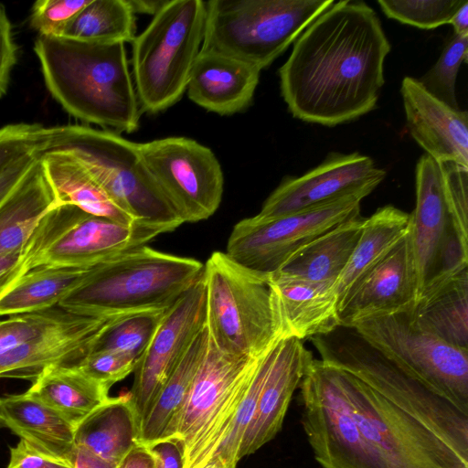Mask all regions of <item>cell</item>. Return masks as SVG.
Wrapping results in <instances>:
<instances>
[{
  "instance_id": "e575fe53",
  "label": "cell",
  "mask_w": 468,
  "mask_h": 468,
  "mask_svg": "<svg viewBox=\"0 0 468 468\" xmlns=\"http://www.w3.org/2000/svg\"><path fill=\"white\" fill-rule=\"evenodd\" d=\"M165 311L138 312L112 316L92 342L90 353L101 350L116 351L138 362Z\"/></svg>"
},
{
  "instance_id": "9a60e30c",
  "label": "cell",
  "mask_w": 468,
  "mask_h": 468,
  "mask_svg": "<svg viewBox=\"0 0 468 468\" xmlns=\"http://www.w3.org/2000/svg\"><path fill=\"white\" fill-rule=\"evenodd\" d=\"M138 145L155 184L182 223L207 219L217 211L224 176L211 149L180 136Z\"/></svg>"
},
{
  "instance_id": "ab89813d",
  "label": "cell",
  "mask_w": 468,
  "mask_h": 468,
  "mask_svg": "<svg viewBox=\"0 0 468 468\" xmlns=\"http://www.w3.org/2000/svg\"><path fill=\"white\" fill-rule=\"evenodd\" d=\"M48 127L40 123H12L0 128V174L24 155L45 150Z\"/></svg>"
},
{
  "instance_id": "ffe728a7",
  "label": "cell",
  "mask_w": 468,
  "mask_h": 468,
  "mask_svg": "<svg viewBox=\"0 0 468 468\" xmlns=\"http://www.w3.org/2000/svg\"><path fill=\"white\" fill-rule=\"evenodd\" d=\"M400 93L408 131L426 154L468 168V112L448 106L412 77L402 80Z\"/></svg>"
},
{
  "instance_id": "8fae6325",
  "label": "cell",
  "mask_w": 468,
  "mask_h": 468,
  "mask_svg": "<svg viewBox=\"0 0 468 468\" xmlns=\"http://www.w3.org/2000/svg\"><path fill=\"white\" fill-rule=\"evenodd\" d=\"M259 358L228 355L209 339L175 425L173 438L183 445L184 468H201L212 457L229 430Z\"/></svg>"
},
{
  "instance_id": "2e32d148",
  "label": "cell",
  "mask_w": 468,
  "mask_h": 468,
  "mask_svg": "<svg viewBox=\"0 0 468 468\" xmlns=\"http://www.w3.org/2000/svg\"><path fill=\"white\" fill-rule=\"evenodd\" d=\"M299 388L303 427L320 466L376 468L335 367L313 358Z\"/></svg>"
},
{
  "instance_id": "9c48e42d",
  "label": "cell",
  "mask_w": 468,
  "mask_h": 468,
  "mask_svg": "<svg viewBox=\"0 0 468 468\" xmlns=\"http://www.w3.org/2000/svg\"><path fill=\"white\" fill-rule=\"evenodd\" d=\"M206 2L167 0L133 41V72L141 110L165 111L185 91L199 54Z\"/></svg>"
},
{
  "instance_id": "277c9868",
  "label": "cell",
  "mask_w": 468,
  "mask_h": 468,
  "mask_svg": "<svg viewBox=\"0 0 468 468\" xmlns=\"http://www.w3.org/2000/svg\"><path fill=\"white\" fill-rule=\"evenodd\" d=\"M203 271L204 264L197 260L144 245L93 266L85 281L58 305L91 317L165 311Z\"/></svg>"
},
{
  "instance_id": "f546056e",
  "label": "cell",
  "mask_w": 468,
  "mask_h": 468,
  "mask_svg": "<svg viewBox=\"0 0 468 468\" xmlns=\"http://www.w3.org/2000/svg\"><path fill=\"white\" fill-rule=\"evenodd\" d=\"M208 345L209 335L204 326L194 337L142 419L139 443L144 445L173 437L176 420Z\"/></svg>"
},
{
  "instance_id": "5bb4252c",
  "label": "cell",
  "mask_w": 468,
  "mask_h": 468,
  "mask_svg": "<svg viewBox=\"0 0 468 468\" xmlns=\"http://www.w3.org/2000/svg\"><path fill=\"white\" fill-rule=\"evenodd\" d=\"M361 200L349 197L294 214L244 218L234 226L226 254L239 265L270 276L314 239L359 216Z\"/></svg>"
},
{
  "instance_id": "4dcf8cb0",
  "label": "cell",
  "mask_w": 468,
  "mask_h": 468,
  "mask_svg": "<svg viewBox=\"0 0 468 468\" xmlns=\"http://www.w3.org/2000/svg\"><path fill=\"white\" fill-rule=\"evenodd\" d=\"M360 215L340 223L302 248L277 271L335 285L361 235Z\"/></svg>"
},
{
  "instance_id": "4fadbf2b",
  "label": "cell",
  "mask_w": 468,
  "mask_h": 468,
  "mask_svg": "<svg viewBox=\"0 0 468 468\" xmlns=\"http://www.w3.org/2000/svg\"><path fill=\"white\" fill-rule=\"evenodd\" d=\"M410 311L372 317L353 329L399 367L468 415V350L415 327Z\"/></svg>"
},
{
  "instance_id": "cb8c5ba5",
  "label": "cell",
  "mask_w": 468,
  "mask_h": 468,
  "mask_svg": "<svg viewBox=\"0 0 468 468\" xmlns=\"http://www.w3.org/2000/svg\"><path fill=\"white\" fill-rule=\"evenodd\" d=\"M0 424L37 449L69 462L76 426L27 391L0 397Z\"/></svg>"
},
{
  "instance_id": "f907efd6",
  "label": "cell",
  "mask_w": 468,
  "mask_h": 468,
  "mask_svg": "<svg viewBox=\"0 0 468 468\" xmlns=\"http://www.w3.org/2000/svg\"><path fill=\"white\" fill-rule=\"evenodd\" d=\"M134 14L143 13L154 16L167 0H127Z\"/></svg>"
},
{
  "instance_id": "7a4b0ae2",
  "label": "cell",
  "mask_w": 468,
  "mask_h": 468,
  "mask_svg": "<svg viewBox=\"0 0 468 468\" xmlns=\"http://www.w3.org/2000/svg\"><path fill=\"white\" fill-rule=\"evenodd\" d=\"M34 51L48 91L70 115L120 132L138 128L141 108L124 43L39 36Z\"/></svg>"
},
{
  "instance_id": "7402d4cb",
  "label": "cell",
  "mask_w": 468,
  "mask_h": 468,
  "mask_svg": "<svg viewBox=\"0 0 468 468\" xmlns=\"http://www.w3.org/2000/svg\"><path fill=\"white\" fill-rule=\"evenodd\" d=\"M269 278L282 339L312 338L340 326L335 285L282 272Z\"/></svg>"
},
{
  "instance_id": "4316f807",
  "label": "cell",
  "mask_w": 468,
  "mask_h": 468,
  "mask_svg": "<svg viewBox=\"0 0 468 468\" xmlns=\"http://www.w3.org/2000/svg\"><path fill=\"white\" fill-rule=\"evenodd\" d=\"M410 315L418 329L468 350L467 268L423 293Z\"/></svg>"
},
{
  "instance_id": "5b68a950",
  "label": "cell",
  "mask_w": 468,
  "mask_h": 468,
  "mask_svg": "<svg viewBox=\"0 0 468 468\" xmlns=\"http://www.w3.org/2000/svg\"><path fill=\"white\" fill-rule=\"evenodd\" d=\"M210 341L228 355L259 358L282 338L270 278L214 251L204 264Z\"/></svg>"
},
{
  "instance_id": "b9f144b4",
  "label": "cell",
  "mask_w": 468,
  "mask_h": 468,
  "mask_svg": "<svg viewBox=\"0 0 468 468\" xmlns=\"http://www.w3.org/2000/svg\"><path fill=\"white\" fill-rule=\"evenodd\" d=\"M136 363L127 355L101 350L88 354L75 366L90 377L112 387L133 372Z\"/></svg>"
},
{
  "instance_id": "f1b7e54d",
  "label": "cell",
  "mask_w": 468,
  "mask_h": 468,
  "mask_svg": "<svg viewBox=\"0 0 468 468\" xmlns=\"http://www.w3.org/2000/svg\"><path fill=\"white\" fill-rule=\"evenodd\" d=\"M57 205L39 158L0 206V255L23 249L42 218Z\"/></svg>"
},
{
  "instance_id": "bcb514c9",
  "label": "cell",
  "mask_w": 468,
  "mask_h": 468,
  "mask_svg": "<svg viewBox=\"0 0 468 468\" xmlns=\"http://www.w3.org/2000/svg\"><path fill=\"white\" fill-rule=\"evenodd\" d=\"M42 153L26 154L0 174V206L27 176Z\"/></svg>"
},
{
  "instance_id": "d590c367",
  "label": "cell",
  "mask_w": 468,
  "mask_h": 468,
  "mask_svg": "<svg viewBox=\"0 0 468 468\" xmlns=\"http://www.w3.org/2000/svg\"><path fill=\"white\" fill-rule=\"evenodd\" d=\"M278 343L258 359L253 375L238 407L229 430L212 455V457L218 456L226 468H237L239 445L255 414L266 376L276 355Z\"/></svg>"
},
{
  "instance_id": "681fc988",
  "label": "cell",
  "mask_w": 468,
  "mask_h": 468,
  "mask_svg": "<svg viewBox=\"0 0 468 468\" xmlns=\"http://www.w3.org/2000/svg\"><path fill=\"white\" fill-rule=\"evenodd\" d=\"M119 468H154V461L146 447L137 444L122 461Z\"/></svg>"
},
{
  "instance_id": "44dd1931",
  "label": "cell",
  "mask_w": 468,
  "mask_h": 468,
  "mask_svg": "<svg viewBox=\"0 0 468 468\" xmlns=\"http://www.w3.org/2000/svg\"><path fill=\"white\" fill-rule=\"evenodd\" d=\"M302 340L281 339L266 376L255 414L238 452V460L250 455L270 441L282 429L293 392L313 359Z\"/></svg>"
},
{
  "instance_id": "db71d44e",
  "label": "cell",
  "mask_w": 468,
  "mask_h": 468,
  "mask_svg": "<svg viewBox=\"0 0 468 468\" xmlns=\"http://www.w3.org/2000/svg\"><path fill=\"white\" fill-rule=\"evenodd\" d=\"M1 427H2V426H1V424H0V428H1Z\"/></svg>"
},
{
  "instance_id": "7dc6e473",
  "label": "cell",
  "mask_w": 468,
  "mask_h": 468,
  "mask_svg": "<svg viewBox=\"0 0 468 468\" xmlns=\"http://www.w3.org/2000/svg\"><path fill=\"white\" fill-rule=\"evenodd\" d=\"M27 271L24 248L0 255V300Z\"/></svg>"
},
{
  "instance_id": "30bf717a",
  "label": "cell",
  "mask_w": 468,
  "mask_h": 468,
  "mask_svg": "<svg viewBox=\"0 0 468 468\" xmlns=\"http://www.w3.org/2000/svg\"><path fill=\"white\" fill-rule=\"evenodd\" d=\"M335 370L376 468H468V459L431 429L356 377Z\"/></svg>"
},
{
  "instance_id": "8d00e7d4",
  "label": "cell",
  "mask_w": 468,
  "mask_h": 468,
  "mask_svg": "<svg viewBox=\"0 0 468 468\" xmlns=\"http://www.w3.org/2000/svg\"><path fill=\"white\" fill-rule=\"evenodd\" d=\"M468 34H453L432 68L419 81L434 97L459 110L456 99V80L463 62H467Z\"/></svg>"
},
{
  "instance_id": "74e56055",
  "label": "cell",
  "mask_w": 468,
  "mask_h": 468,
  "mask_svg": "<svg viewBox=\"0 0 468 468\" xmlns=\"http://www.w3.org/2000/svg\"><path fill=\"white\" fill-rule=\"evenodd\" d=\"M467 0H378L383 13L391 19L422 29L449 24Z\"/></svg>"
},
{
  "instance_id": "d6986e66",
  "label": "cell",
  "mask_w": 468,
  "mask_h": 468,
  "mask_svg": "<svg viewBox=\"0 0 468 468\" xmlns=\"http://www.w3.org/2000/svg\"><path fill=\"white\" fill-rule=\"evenodd\" d=\"M416 300V272L407 232L347 291L338 307L340 326L353 328L372 317L408 312Z\"/></svg>"
},
{
  "instance_id": "7bdbcfd3",
  "label": "cell",
  "mask_w": 468,
  "mask_h": 468,
  "mask_svg": "<svg viewBox=\"0 0 468 468\" xmlns=\"http://www.w3.org/2000/svg\"><path fill=\"white\" fill-rule=\"evenodd\" d=\"M9 452L6 468H73L69 462L48 454L22 439Z\"/></svg>"
},
{
  "instance_id": "603a6c76",
  "label": "cell",
  "mask_w": 468,
  "mask_h": 468,
  "mask_svg": "<svg viewBox=\"0 0 468 468\" xmlns=\"http://www.w3.org/2000/svg\"><path fill=\"white\" fill-rule=\"evenodd\" d=\"M260 72L235 58L200 50L188 79L187 95L207 111L231 115L251 103Z\"/></svg>"
},
{
  "instance_id": "8992f818",
  "label": "cell",
  "mask_w": 468,
  "mask_h": 468,
  "mask_svg": "<svg viewBox=\"0 0 468 468\" xmlns=\"http://www.w3.org/2000/svg\"><path fill=\"white\" fill-rule=\"evenodd\" d=\"M48 150L78 159L134 220L171 231L183 224L155 184L137 143L110 130L66 124L48 127L44 152Z\"/></svg>"
},
{
  "instance_id": "ee69618b",
  "label": "cell",
  "mask_w": 468,
  "mask_h": 468,
  "mask_svg": "<svg viewBox=\"0 0 468 468\" xmlns=\"http://www.w3.org/2000/svg\"><path fill=\"white\" fill-rule=\"evenodd\" d=\"M17 48L5 7L0 4V98L7 90L12 69L16 63Z\"/></svg>"
},
{
  "instance_id": "ac0fdd59",
  "label": "cell",
  "mask_w": 468,
  "mask_h": 468,
  "mask_svg": "<svg viewBox=\"0 0 468 468\" xmlns=\"http://www.w3.org/2000/svg\"><path fill=\"white\" fill-rule=\"evenodd\" d=\"M205 322L206 287L202 274L164 313L152 340L136 363L129 394L140 422Z\"/></svg>"
},
{
  "instance_id": "f6af8a7d",
  "label": "cell",
  "mask_w": 468,
  "mask_h": 468,
  "mask_svg": "<svg viewBox=\"0 0 468 468\" xmlns=\"http://www.w3.org/2000/svg\"><path fill=\"white\" fill-rule=\"evenodd\" d=\"M144 446L153 458L154 468H184V450L178 439L163 438Z\"/></svg>"
},
{
  "instance_id": "1f68e13d",
  "label": "cell",
  "mask_w": 468,
  "mask_h": 468,
  "mask_svg": "<svg viewBox=\"0 0 468 468\" xmlns=\"http://www.w3.org/2000/svg\"><path fill=\"white\" fill-rule=\"evenodd\" d=\"M92 268L46 265L28 271L0 300V315L53 308L85 281Z\"/></svg>"
},
{
  "instance_id": "816d5d0a",
  "label": "cell",
  "mask_w": 468,
  "mask_h": 468,
  "mask_svg": "<svg viewBox=\"0 0 468 468\" xmlns=\"http://www.w3.org/2000/svg\"><path fill=\"white\" fill-rule=\"evenodd\" d=\"M449 24H451L454 29L453 34H468V1L455 12Z\"/></svg>"
},
{
  "instance_id": "d4e9b609",
  "label": "cell",
  "mask_w": 468,
  "mask_h": 468,
  "mask_svg": "<svg viewBox=\"0 0 468 468\" xmlns=\"http://www.w3.org/2000/svg\"><path fill=\"white\" fill-rule=\"evenodd\" d=\"M140 421L130 394L109 398L75 428V444L119 466L139 444Z\"/></svg>"
},
{
  "instance_id": "83f0119b",
  "label": "cell",
  "mask_w": 468,
  "mask_h": 468,
  "mask_svg": "<svg viewBox=\"0 0 468 468\" xmlns=\"http://www.w3.org/2000/svg\"><path fill=\"white\" fill-rule=\"evenodd\" d=\"M110 388L75 365H52L32 380L27 392L77 426L110 398Z\"/></svg>"
},
{
  "instance_id": "e0dca14e",
  "label": "cell",
  "mask_w": 468,
  "mask_h": 468,
  "mask_svg": "<svg viewBox=\"0 0 468 468\" xmlns=\"http://www.w3.org/2000/svg\"><path fill=\"white\" fill-rule=\"evenodd\" d=\"M386 171L359 153H331L316 167L287 176L264 201L257 214L276 218L321 207L342 198L368 196L385 178Z\"/></svg>"
},
{
  "instance_id": "ba28073f",
  "label": "cell",
  "mask_w": 468,
  "mask_h": 468,
  "mask_svg": "<svg viewBox=\"0 0 468 468\" xmlns=\"http://www.w3.org/2000/svg\"><path fill=\"white\" fill-rule=\"evenodd\" d=\"M334 0L206 2L201 51L224 55L259 70L294 43Z\"/></svg>"
},
{
  "instance_id": "d6a6232c",
  "label": "cell",
  "mask_w": 468,
  "mask_h": 468,
  "mask_svg": "<svg viewBox=\"0 0 468 468\" xmlns=\"http://www.w3.org/2000/svg\"><path fill=\"white\" fill-rule=\"evenodd\" d=\"M409 224L410 214L391 205L365 218L357 244L335 285L338 307L350 287L407 234Z\"/></svg>"
},
{
  "instance_id": "836d02e7",
  "label": "cell",
  "mask_w": 468,
  "mask_h": 468,
  "mask_svg": "<svg viewBox=\"0 0 468 468\" xmlns=\"http://www.w3.org/2000/svg\"><path fill=\"white\" fill-rule=\"evenodd\" d=\"M135 14L127 0H90L71 20L61 37L85 42H133Z\"/></svg>"
},
{
  "instance_id": "6da1fadb",
  "label": "cell",
  "mask_w": 468,
  "mask_h": 468,
  "mask_svg": "<svg viewBox=\"0 0 468 468\" xmlns=\"http://www.w3.org/2000/svg\"><path fill=\"white\" fill-rule=\"evenodd\" d=\"M390 51L367 3L334 2L294 41L279 69L282 96L294 118L335 126L374 110Z\"/></svg>"
},
{
  "instance_id": "7c38bea8",
  "label": "cell",
  "mask_w": 468,
  "mask_h": 468,
  "mask_svg": "<svg viewBox=\"0 0 468 468\" xmlns=\"http://www.w3.org/2000/svg\"><path fill=\"white\" fill-rule=\"evenodd\" d=\"M168 228L142 221L121 223L57 205L40 220L24 247L30 271L46 265L90 267L146 245Z\"/></svg>"
},
{
  "instance_id": "c3c4849f",
  "label": "cell",
  "mask_w": 468,
  "mask_h": 468,
  "mask_svg": "<svg viewBox=\"0 0 468 468\" xmlns=\"http://www.w3.org/2000/svg\"><path fill=\"white\" fill-rule=\"evenodd\" d=\"M69 462L73 468H119L76 444Z\"/></svg>"
},
{
  "instance_id": "484cf974",
  "label": "cell",
  "mask_w": 468,
  "mask_h": 468,
  "mask_svg": "<svg viewBox=\"0 0 468 468\" xmlns=\"http://www.w3.org/2000/svg\"><path fill=\"white\" fill-rule=\"evenodd\" d=\"M40 163L58 205H72L86 213L124 224L136 221L115 205L90 172L71 154L48 150L41 154Z\"/></svg>"
},
{
  "instance_id": "52a82bcc",
  "label": "cell",
  "mask_w": 468,
  "mask_h": 468,
  "mask_svg": "<svg viewBox=\"0 0 468 468\" xmlns=\"http://www.w3.org/2000/svg\"><path fill=\"white\" fill-rule=\"evenodd\" d=\"M321 360L356 377L468 459V415L395 365L353 328L312 337Z\"/></svg>"
},
{
  "instance_id": "60d3db41",
  "label": "cell",
  "mask_w": 468,
  "mask_h": 468,
  "mask_svg": "<svg viewBox=\"0 0 468 468\" xmlns=\"http://www.w3.org/2000/svg\"><path fill=\"white\" fill-rule=\"evenodd\" d=\"M90 0H39L30 13V27L42 37H61L65 29Z\"/></svg>"
},
{
  "instance_id": "f35d334b",
  "label": "cell",
  "mask_w": 468,
  "mask_h": 468,
  "mask_svg": "<svg viewBox=\"0 0 468 468\" xmlns=\"http://www.w3.org/2000/svg\"><path fill=\"white\" fill-rule=\"evenodd\" d=\"M66 314L59 308L16 314L0 321V355L41 335Z\"/></svg>"
},
{
  "instance_id": "f5cc1de1",
  "label": "cell",
  "mask_w": 468,
  "mask_h": 468,
  "mask_svg": "<svg viewBox=\"0 0 468 468\" xmlns=\"http://www.w3.org/2000/svg\"><path fill=\"white\" fill-rule=\"evenodd\" d=\"M201 468H226L223 462L218 457H211Z\"/></svg>"
},
{
  "instance_id": "3957f363",
  "label": "cell",
  "mask_w": 468,
  "mask_h": 468,
  "mask_svg": "<svg viewBox=\"0 0 468 468\" xmlns=\"http://www.w3.org/2000/svg\"><path fill=\"white\" fill-rule=\"evenodd\" d=\"M415 186L408 233L418 300L468 267V168L424 154L416 165Z\"/></svg>"
}]
</instances>
